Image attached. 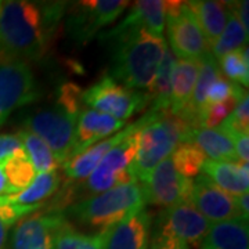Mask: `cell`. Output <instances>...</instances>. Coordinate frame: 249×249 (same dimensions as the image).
Segmentation results:
<instances>
[{"mask_svg":"<svg viewBox=\"0 0 249 249\" xmlns=\"http://www.w3.org/2000/svg\"><path fill=\"white\" fill-rule=\"evenodd\" d=\"M67 1H1L0 61H39L52 49Z\"/></svg>","mask_w":249,"mask_h":249,"instance_id":"obj_1","label":"cell"},{"mask_svg":"<svg viewBox=\"0 0 249 249\" xmlns=\"http://www.w3.org/2000/svg\"><path fill=\"white\" fill-rule=\"evenodd\" d=\"M109 76L124 88L148 93L166 50L163 36L139 29L108 39Z\"/></svg>","mask_w":249,"mask_h":249,"instance_id":"obj_2","label":"cell"},{"mask_svg":"<svg viewBox=\"0 0 249 249\" xmlns=\"http://www.w3.org/2000/svg\"><path fill=\"white\" fill-rule=\"evenodd\" d=\"M82 91L73 82H65L57 90L52 106L31 112L24 127L40 137L64 163L75 144L76 124L82 108Z\"/></svg>","mask_w":249,"mask_h":249,"instance_id":"obj_3","label":"cell"},{"mask_svg":"<svg viewBox=\"0 0 249 249\" xmlns=\"http://www.w3.org/2000/svg\"><path fill=\"white\" fill-rule=\"evenodd\" d=\"M145 206L144 187L139 181H130L114 187L97 196L80 199L67 206L62 214L71 223L101 232L112 229L129 214Z\"/></svg>","mask_w":249,"mask_h":249,"instance_id":"obj_4","label":"cell"},{"mask_svg":"<svg viewBox=\"0 0 249 249\" xmlns=\"http://www.w3.org/2000/svg\"><path fill=\"white\" fill-rule=\"evenodd\" d=\"M191 130L181 118L170 112H160L145 124L137 134L139 145L132 165L134 180L142 184L158 163L169 158L178 144L187 142Z\"/></svg>","mask_w":249,"mask_h":249,"instance_id":"obj_5","label":"cell"},{"mask_svg":"<svg viewBox=\"0 0 249 249\" xmlns=\"http://www.w3.org/2000/svg\"><path fill=\"white\" fill-rule=\"evenodd\" d=\"M130 6L126 0H85L68 3L65 11V31L71 42L85 46L98 32L112 24Z\"/></svg>","mask_w":249,"mask_h":249,"instance_id":"obj_6","label":"cell"},{"mask_svg":"<svg viewBox=\"0 0 249 249\" xmlns=\"http://www.w3.org/2000/svg\"><path fill=\"white\" fill-rule=\"evenodd\" d=\"M165 24L170 43V50L180 60H196L211 53L201 28L188 9L187 1H165Z\"/></svg>","mask_w":249,"mask_h":249,"instance_id":"obj_7","label":"cell"},{"mask_svg":"<svg viewBox=\"0 0 249 249\" xmlns=\"http://www.w3.org/2000/svg\"><path fill=\"white\" fill-rule=\"evenodd\" d=\"M82 101L94 111L124 122L150 106L147 93L127 89L109 75H104L97 83L83 90Z\"/></svg>","mask_w":249,"mask_h":249,"instance_id":"obj_8","label":"cell"},{"mask_svg":"<svg viewBox=\"0 0 249 249\" xmlns=\"http://www.w3.org/2000/svg\"><path fill=\"white\" fill-rule=\"evenodd\" d=\"M211 223L190 202L162 209L152 220L151 238H170L188 249H199Z\"/></svg>","mask_w":249,"mask_h":249,"instance_id":"obj_9","label":"cell"},{"mask_svg":"<svg viewBox=\"0 0 249 249\" xmlns=\"http://www.w3.org/2000/svg\"><path fill=\"white\" fill-rule=\"evenodd\" d=\"M42 97L39 85L29 64L0 61V127L11 114Z\"/></svg>","mask_w":249,"mask_h":249,"instance_id":"obj_10","label":"cell"},{"mask_svg":"<svg viewBox=\"0 0 249 249\" xmlns=\"http://www.w3.org/2000/svg\"><path fill=\"white\" fill-rule=\"evenodd\" d=\"M145 205L170 208L190 202L193 180L181 176L169 158L158 163L142 183Z\"/></svg>","mask_w":249,"mask_h":249,"instance_id":"obj_11","label":"cell"},{"mask_svg":"<svg viewBox=\"0 0 249 249\" xmlns=\"http://www.w3.org/2000/svg\"><path fill=\"white\" fill-rule=\"evenodd\" d=\"M160 112H155L152 109H148L144 115L137 119L133 124L124 126L122 130L118 133L109 136L107 139L98 142L97 144L91 145L85 152L75 155L71 160H65L62 163V173L65 178H68L70 181H82L86 178H89L90 173L96 169L100 160L106 157V154L109 152L112 148H115L118 144L124 142V139L133 136L134 133L140 132L145 124H148L152 119H155Z\"/></svg>","mask_w":249,"mask_h":249,"instance_id":"obj_12","label":"cell"},{"mask_svg":"<svg viewBox=\"0 0 249 249\" xmlns=\"http://www.w3.org/2000/svg\"><path fill=\"white\" fill-rule=\"evenodd\" d=\"M62 212L37 211L9 230L6 249H54V231Z\"/></svg>","mask_w":249,"mask_h":249,"instance_id":"obj_13","label":"cell"},{"mask_svg":"<svg viewBox=\"0 0 249 249\" xmlns=\"http://www.w3.org/2000/svg\"><path fill=\"white\" fill-rule=\"evenodd\" d=\"M190 204L212 224L242 219L235 196L223 191L205 175L193 180Z\"/></svg>","mask_w":249,"mask_h":249,"instance_id":"obj_14","label":"cell"},{"mask_svg":"<svg viewBox=\"0 0 249 249\" xmlns=\"http://www.w3.org/2000/svg\"><path fill=\"white\" fill-rule=\"evenodd\" d=\"M144 29L155 35L163 36L165 31V0H139L130 6L127 16L112 29L98 35L104 43L108 39L126 32Z\"/></svg>","mask_w":249,"mask_h":249,"instance_id":"obj_15","label":"cell"},{"mask_svg":"<svg viewBox=\"0 0 249 249\" xmlns=\"http://www.w3.org/2000/svg\"><path fill=\"white\" fill-rule=\"evenodd\" d=\"M154 216L145 206L136 211L107 231L104 249H148Z\"/></svg>","mask_w":249,"mask_h":249,"instance_id":"obj_16","label":"cell"},{"mask_svg":"<svg viewBox=\"0 0 249 249\" xmlns=\"http://www.w3.org/2000/svg\"><path fill=\"white\" fill-rule=\"evenodd\" d=\"M124 124H126L124 121L115 119L112 116L94 111L91 108H83L78 118L75 144L68 160H71L78 154L85 152L98 142L118 133L119 130L124 129Z\"/></svg>","mask_w":249,"mask_h":249,"instance_id":"obj_17","label":"cell"},{"mask_svg":"<svg viewBox=\"0 0 249 249\" xmlns=\"http://www.w3.org/2000/svg\"><path fill=\"white\" fill-rule=\"evenodd\" d=\"M199 70L196 76V86L193 90L191 98L188 101L186 108L178 114V118H181L191 129H198L201 124V116L204 114L206 107V93L209 86L213 83L217 78L222 76L219 62L211 53H208L199 60Z\"/></svg>","mask_w":249,"mask_h":249,"instance_id":"obj_18","label":"cell"},{"mask_svg":"<svg viewBox=\"0 0 249 249\" xmlns=\"http://www.w3.org/2000/svg\"><path fill=\"white\" fill-rule=\"evenodd\" d=\"M202 175L209 178L219 188L232 196L247 194L249 188L248 163L217 162L206 160L202 165Z\"/></svg>","mask_w":249,"mask_h":249,"instance_id":"obj_19","label":"cell"},{"mask_svg":"<svg viewBox=\"0 0 249 249\" xmlns=\"http://www.w3.org/2000/svg\"><path fill=\"white\" fill-rule=\"evenodd\" d=\"M199 249H249V227L247 220L213 223Z\"/></svg>","mask_w":249,"mask_h":249,"instance_id":"obj_20","label":"cell"},{"mask_svg":"<svg viewBox=\"0 0 249 249\" xmlns=\"http://www.w3.org/2000/svg\"><path fill=\"white\" fill-rule=\"evenodd\" d=\"M188 9L196 17L209 47L214 45L222 35L227 21V1L216 0H191L187 1Z\"/></svg>","mask_w":249,"mask_h":249,"instance_id":"obj_21","label":"cell"},{"mask_svg":"<svg viewBox=\"0 0 249 249\" xmlns=\"http://www.w3.org/2000/svg\"><path fill=\"white\" fill-rule=\"evenodd\" d=\"M186 142H193L205 157H209L211 160L217 162H238L237 154L234 150V144L230 136L222 132L219 127L206 129L198 127L193 129Z\"/></svg>","mask_w":249,"mask_h":249,"instance_id":"obj_22","label":"cell"},{"mask_svg":"<svg viewBox=\"0 0 249 249\" xmlns=\"http://www.w3.org/2000/svg\"><path fill=\"white\" fill-rule=\"evenodd\" d=\"M199 62L196 60H176L172 72L169 112L178 116L188 104L196 86Z\"/></svg>","mask_w":249,"mask_h":249,"instance_id":"obj_23","label":"cell"},{"mask_svg":"<svg viewBox=\"0 0 249 249\" xmlns=\"http://www.w3.org/2000/svg\"><path fill=\"white\" fill-rule=\"evenodd\" d=\"M61 184L62 175L58 170L39 173L28 188L13 196H0V199L14 205H42L60 190Z\"/></svg>","mask_w":249,"mask_h":249,"instance_id":"obj_24","label":"cell"},{"mask_svg":"<svg viewBox=\"0 0 249 249\" xmlns=\"http://www.w3.org/2000/svg\"><path fill=\"white\" fill-rule=\"evenodd\" d=\"M107 231H80L62 214L54 231V249H104Z\"/></svg>","mask_w":249,"mask_h":249,"instance_id":"obj_25","label":"cell"},{"mask_svg":"<svg viewBox=\"0 0 249 249\" xmlns=\"http://www.w3.org/2000/svg\"><path fill=\"white\" fill-rule=\"evenodd\" d=\"M16 134L22 142V148L34 163L37 175L58 170V168H61V160L50 150V147L40 137H37L25 127L19 129Z\"/></svg>","mask_w":249,"mask_h":249,"instance_id":"obj_26","label":"cell"},{"mask_svg":"<svg viewBox=\"0 0 249 249\" xmlns=\"http://www.w3.org/2000/svg\"><path fill=\"white\" fill-rule=\"evenodd\" d=\"M176 61L175 54L166 47L163 58L160 61V70L157 72L152 88L147 93L150 97V109L155 112H169L170 89H172V72Z\"/></svg>","mask_w":249,"mask_h":249,"instance_id":"obj_27","label":"cell"},{"mask_svg":"<svg viewBox=\"0 0 249 249\" xmlns=\"http://www.w3.org/2000/svg\"><path fill=\"white\" fill-rule=\"evenodd\" d=\"M248 35L241 25L240 19L232 9L231 1H227V21L222 35L217 37L214 45L211 47V54L219 61L223 55L247 47Z\"/></svg>","mask_w":249,"mask_h":249,"instance_id":"obj_28","label":"cell"},{"mask_svg":"<svg viewBox=\"0 0 249 249\" xmlns=\"http://www.w3.org/2000/svg\"><path fill=\"white\" fill-rule=\"evenodd\" d=\"M1 163H3L4 175L7 178V183L13 194H17L19 191L28 188L37 176L35 166L29 160L27 152L24 151V148L14 152L11 157L3 160Z\"/></svg>","mask_w":249,"mask_h":249,"instance_id":"obj_29","label":"cell"},{"mask_svg":"<svg viewBox=\"0 0 249 249\" xmlns=\"http://www.w3.org/2000/svg\"><path fill=\"white\" fill-rule=\"evenodd\" d=\"M170 160L181 176L193 180L202 170L206 157L193 142H181L170 154Z\"/></svg>","mask_w":249,"mask_h":249,"instance_id":"obj_30","label":"cell"},{"mask_svg":"<svg viewBox=\"0 0 249 249\" xmlns=\"http://www.w3.org/2000/svg\"><path fill=\"white\" fill-rule=\"evenodd\" d=\"M248 47L235 50L223 55L219 60L220 72L226 75V79L232 83H237L242 88H248L249 85V58Z\"/></svg>","mask_w":249,"mask_h":249,"instance_id":"obj_31","label":"cell"},{"mask_svg":"<svg viewBox=\"0 0 249 249\" xmlns=\"http://www.w3.org/2000/svg\"><path fill=\"white\" fill-rule=\"evenodd\" d=\"M219 129L224 132L227 136L231 134L249 133V96L248 93L244 94L237 103L235 108L231 111V114L227 116L222 124H219Z\"/></svg>","mask_w":249,"mask_h":249,"instance_id":"obj_32","label":"cell"},{"mask_svg":"<svg viewBox=\"0 0 249 249\" xmlns=\"http://www.w3.org/2000/svg\"><path fill=\"white\" fill-rule=\"evenodd\" d=\"M245 93L247 91H244L242 86L237 85V83H232L229 79H226L224 76H220L214 80L208 89L206 107L213 106V104H220V103H224L230 98H242Z\"/></svg>","mask_w":249,"mask_h":249,"instance_id":"obj_33","label":"cell"},{"mask_svg":"<svg viewBox=\"0 0 249 249\" xmlns=\"http://www.w3.org/2000/svg\"><path fill=\"white\" fill-rule=\"evenodd\" d=\"M240 100L241 98H230V100H227L224 103H220V104L208 106V107L205 108L202 116H201L199 127L213 129L216 126H219L227 116L231 114V111L235 108L237 103Z\"/></svg>","mask_w":249,"mask_h":249,"instance_id":"obj_34","label":"cell"},{"mask_svg":"<svg viewBox=\"0 0 249 249\" xmlns=\"http://www.w3.org/2000/svg\"><path fill=\"white\" fill-rule=\"evenodd\" d=\"M21 148H22V142L18 139L17 134H0V162L7 160Z\"/></svg>","mask_w":249,"mask_h":249,"instance_id":"obj_35","label":"cell"},{"mask_svg":"<svg viewBox=\"0 0 249 249\" xmlns=\"http://www.w3.org/2000/svg\"><path fill=\"white\" fill-rule=\"evenodd\" d=\"M234 144V150L237 154L238 162L241 163H248L249 160V134H231L230 136Z\"/></svg>","mask_w":249,"mask_h":249,"instance_id":"obj_36","label":"cell"},{"mask_svg":"<svg viewBox=\"0 0 249 249\" xmlns=\"http://www.w3.org/2000/svg\"><path fill=\"white\" fill-rule=\"evenodd\" d=\"M148 249H188L183 242L170 238H151Z\"/></svg>","mask_w":249,"mask_h":249,"instance_id":"obj_37","label":"cell"},{"mask_svg":"<svg viewBox=\"0 0 249 249\" xmlns=\"http://www.w3.org/2000/svg\"><path fill=\"white\" fill-rule=\"evenodd\" d=\"M232 9L235 11L237 17L240 19L241 25L245 29V32L249 34L248 25V0H241V1H231Z\"/></svg>","mask_w":249,"mask_h":249,"instance_id":"obj_38","label":"cell"},{"mask_svg":"<svg viewBox=\"0 0 249 249\" xmlns=\"http://www.w3.org/2000/svg\"><path fill=\"white\" fill-rule=\"evenodd\" d=\"M237 199V205H238V209H240L241 216L244 220H249V196L247 194H242V196H235Z\"/></svg>","mask_w":249,"mask_h":249,"instance_id":"obj_39","label":"cell"},{"mask_svg":"<svg viewBox=\"0 0 249 249\" xmlns=\"http://www.w3.org/2000/svg\"><path fill=\"white\" fill-rule=\"evenodd\" d=\"M13 196V191L10 188L9 183H7V178L4 175V169H3V163L0 162V196Z\"/></svg>","mask_w":249,"mask_h":249,"instance_id":"obj_40","label":"cell"},{"mask_svg":"<svg viewBox=\"0 0 249 249\" xmlns=\"http://www.w3.org/2000/svg\"><path fill=\"white\" fill-rule=\"evenodd\" d=\"M7 235H9V227L0 222V249H6Z\"/></svg>","mask_w":249,"mask_h":249,"instance_id":"obj_41","label":"cell"},{"mask_svg":"<svg viewBox=\"0 0 249 249\" xmlns=\"http://www.w3.org/2000/svg\"><path fill=\"white\" fill-rule=\"evenodd\" d=\"M0 10H1V1H0Z\"/></svg>","mask_w":249,"mask_h":249,"instance_id":"obj_42","label":"cell"}]
</instances>
